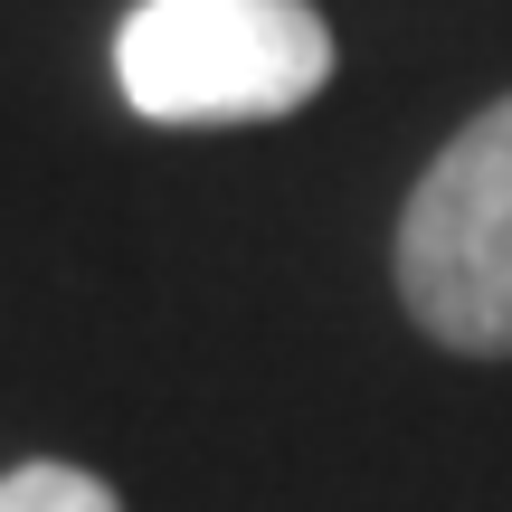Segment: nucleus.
Masks as SVG:
<instances>
[{
	"label": "nucleus",
	"mask_w": 512,
	"mask_h": 512,
	"mask_svg": "<svg viewBox=\"0 0 512 512\" xmlns=\"http://www.w3.org/2000/svg\"><path fill=\"white\" fill-rule=\"evenodd\" d=\"M114 76L143 124H266L323 95L332 29L304 0H143L114 29Z\"/></svg>",
	"instance_id": "1"
},
{
	"label": "nucleus",
	"mask_w": 512,
	"mask_h": 512,
	"mask_svg": "<svg viewBox=\"0 0 512 512\" xmlns=\"http://www.w3.org/2000/svg\"><path fill=\"white\" fill-rule=\"evenodd\" d=\"M0 512H124V503H114L105 475L38 456V465H10V475H0Z\"/></svg>",
	"instance_id": "3"
},
{
	"label": "nucleus",
	"mask_w": 512,
	"mask_h": 512,
	"mask_svg": "<svg viewBox=\"0 0 512 512\" xmlns=\"http://www.w3.org/2000/svg\"><path fill=\"white\" fill-rule=\"evenodd\" d=\"M399 294L446 351H512V95L427 162L399 219Z\"/></svg>",
	"instance_id": "2"
}]
</instances>
